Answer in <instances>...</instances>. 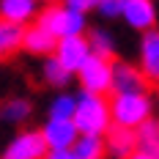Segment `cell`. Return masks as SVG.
<instances>
[{
	"instance_id": "obj_1",
	"label": "cell",
	"mask_w": 159,
	"mask_h": 159,
	"mask_svg": "<svg viewBox=\"0 0 159 159\" xmlns=\"http://www.w3.org/2000/svg\"><path fill=\"white\" fill-rule=\"evenodd\" d=\"M71 124H74V129H77L80 134L102 137V134L112 126L107 96L77 91V93H74V115H71Z\"/></svg>"
},
{
	"instance_id": "obj_2",
	"label": "cell",
	"mask_w": 159,
	"mask_h": 159,
	"mask_svg": "<svg viewBox=\"0 0 159 159\" xmlns=\"http://www.w3.org/2000/svg\"><path fill=\"white\" fill-rule=\"evenodd\" d=\"M107 104H110V121L124 129H137L143 121L154 115V99L148 91L107 93Z\"/></svg>"
},
{
	"instance_id": "obj_3",
	"label": "cell",
	"mask_w": 159,
	"mask_h": 159,
	"mask_svg": "<svg viewBox=\"0 0 159 159\" xmlns=\"http://www.w3.org/2000/svg\"><path fill=\"white\" fill-rule=\"evenodd\" d=\"M41 30H47L55 41L66 36H85L88 30V19L74 8H69L66 3H49L44 8H39V14L33 19Z\"/></svg>"
},
{
	"instance_id": "obj_4",
	"label": "cell",
	"mask_w": 159,
	"mask_h": 159,
	"mask_svg": "<svg viewBox=\"0 0 159 159\" xmlns=\"http://www.w3.org/2000/svg\"><path fill=\"white\" fill-rule=\"evenodd\" d=\"M74 77H77V82H80V91L107 96L110 93V82H112V61L91 55V58L74 71Z\"/></svg>"
},
{
	"instance_id": "obj_5",
	"label": "cell",
	"mask_w": 159,
	"mask_h": 159,
	"mask_svg": "<svg viewBox=\"0 0 159 159\" xmlns=\"http://www.w3.org/2000/svg\"><path fill=\"white\" fill-rule=\"evenodd\" d=\"M47 145L39 129H19L8 143L3 145L0 159H44Z\"/></svg>"
},
{
	"instance_id": "obj_6",
	"label": "cell",
	"mask_w": 159,
	"mask_h": 159,
	"mask_svg": "<svg viewBox=\"0 0 159 159\" xmlns=\"http://www.w3.org/2000/svg\"><path fill=\"white\" fill-rule=\"evenodd\" d=\"M137 69L143 71L148 85L159 82V28L140 33V47H137Z\"/></svg>"
},
{
	"instance_id": "obj_7",
	"label": "cell",
	"mask_w": 159,
	"mask_h": 159,
	"mask_svg": "<svg viewBox=\"0 0 159 159\" xmlns=\"http://www.w3.org/2000/svg\"><path fill=\"white\" fill-rule=\"evenodd\" d=\"M118 19H124V25L129 30L145 33L151 28H157V6H154V0H124Z\"/></svg>"
},
{
	"instance_id": "obj_8",
	"label": "cell",
	"mask_w": 159,
	"mask_h": 159,
	"mask_svg": "<svg viewBox=\"0 0 159 159\" xmlns=\"http://www.w3.org/2000/svg\"><path fill=\"white\" fill-rule=\"evenodd\" d=\"M134 91H148V80L137 63L132 61H112V82L110 93H134Z\"/></svg>"
},
{
	"instance_id": "obj_9",
	"label": "cell",
	"mask_w": 159,
	"mask_h": 159,
	"mask_svg": "<svg viewBox=\"0 0 159 159\" xmlns=\"http://www.w3.org/2000/svg\"><path fill=\"white\" fill-rule=\"evenodd\" d=\"M58 63H63V69H69L71 74L77 71L80 66L91 58V47H88V39L85 36H66L55 41V52Z\"/></svg>"
},
{
	"instance_id": "obj_10",
	"label": "cell",
	"mask_w": 159,
	"mask_h": 159,
	"mask_svg": "<svg viewBox=\"0 0 159 159\" xmlns=\"http://www.w3.org/2000/svg\"><path fill=\"white\" fill-rule=\"evenodd\" d=\"M39 132H41V140L47 148H71L74 140L80 137V132L74 129L71 121H55V118H47L39 126Z\"/></svg>"
},
{
	"instance_id": "obj_11",
	"label": "cell",
	"mask_w": 159,
	"mask_h": 159,
	"mask_svg": "<svg viewBox=\"0 0 159 159\" xmlns=\"http://www.w3.org/2000/svg\"><path fill=\"white\" fill-rule=\"evenodd\" d=\"M104 151H107V159H126L129 154L137 151V143H134V129H124L112 124L104 134Z\"/></svg>"
},
{
	"instance_id": "obj_12",
	"label": "cell",
	"mask_w": 159,
	"mask_h": 159,
	"mask_svg": "<svg viewBox=\"0 0 159 159\" xmlns=\"http://www.w3.org/2000/svg\"><path fill=\"white\" fill-rule=\"evenodd\" d=\"M39 0H0V19L11 22V25H30L39 14Z\"/></svg>"
},
{
	"instance_id": "obj_13",
	"label": "cell",
	"mask_w": 159,
	"mask_h": 159,
	"mask_svg": "<svg viewBox=\"0 0 159 159\" xmlns=\"http://www.w3.org/2000/svg\"><path fill=\"white\" fill-rule=\"evenodd\" d=\"M39 80H41V85H47L52 91H69L74 74L63 69V63H58L55 55H47V58H41V66H39Z\"/></svg>"
},
{
	"instance_id": "obj_14",
	"label": "cell",
	"mask_w": 159,
	"mask_h": 159,
	"mask_svg": "<svg viewBox=\"0 0 159 159\" xmlns=\"http://www.w3.org/2000/svg\"><path fill=\"white\" fill-rule=\"evenodd\" d=\"M22 49L28 55H33V58H47V55L55 52V39L47 30H41L36 22H30L22 30Z\"/></svg>"
},
{
	"instance_id": "obj_15",
	"label": "cell",
	"mask_w": 159,
	"mask_h": 159,
	"mask_svg": "<svg viewBox=\"0 0 159 159\" xmlns=\"http://www.w3.org/2000/svg\"><path fill=\"white\" fill-rule=\"evenodd\" d=\"M33 118V99L28 96H8L0 104V121L8 126H25Z\"/></svg>"
},
{
	"instance_id": "obj_16",
	"label": "cell",
	"mask_w": 159,
	"mask_h": 159,
	"mask_svg": "<svg viewBox=\"0 0 159 159\" xmlns=\"http://www.w3.org/2000/svg\"><path fill=\"white\" fill-rule=\"evenodd\" d=\"M85 39H88L91 55H96V58H107V61H115L118 39L112 36V30H107V28H91V30H85Z\"/></svg>"
},
{
	"instance_id": "obj_17",
	"label": "cell",
	"mask_w": 159,
	"mask_h": 159,
	"mask_svg": "<svg viewBox=\"0 0 159 159\" xmlns=\"http://www.w3.org/2000/svg\"><path fill=\"white\" fill-rule=\"evenodd\" d=\"M134 143H137V151L148 154L151 159H159V118L157 115H151L148 121H143L134 129Z\"/></svg>"
},
{
	"instance_id": "obj_18",
	"label": "cell",
	"mask_w": 159,
	"mask_h": 159,
	"mask_svg": "<svg viewBox=\"0 0 159 159\" xmlns=\"http://www.w3.org/2000/svg\"><path fill=\"white\" fill-rule=\"evenodd\" d=\"M22 30H25V28L0 19V61L11 58V55H16V52L22 49Z\"/></svg>"
},
{
	"instance_id": "obj_19",
	"label": "cell",
	"mask_w": 159,
	"mask_h": 159,
	"mask_svg": "<svg viewBox=\"0 0 159 159\" xmlns=\"http://www.w3.org/2000/svg\"><path fill=\"white\" fill-rule=\"evenodd\" d=\"M74 159H107L104 151V140L102 137H91V134H80L74 145H71Z\"/></svg>"
},
{
	"instance_id": "obj_20",
	"label": "cell",
	"mask_w": 159,
	"mask_h": 159,
	"mask_svg": "<svg viewBox=\"0 0 159 159\" xmlns=\"http://www.w3.org/2000/svg\"><path fill=\"white\" fill-rule=\"evenodd\" d=\"M71 115H74V93L71 91H55V96L47 102V118L71 121Z\"/></svg>"
},
{
	"instance_id": "obj_21",
	"label": "cell",
	"mask_w": 159,
	"mask_h": 159,
	"mask_svg": "<svg viewBox=\"0 0 159 159\" xmlns=\"http://www.w3.org/2000/svg\"><path fill=\"white\" fill-rule=\"evenodd\" d=\"M124 8V0H96V11L104 19H118Z\"/></svg>"
},
{
	"instance_id": "obj_22",
	"label": "cell",
	"mask_w": 159,
	"mask_h": 159,
	"mask_svg": "<svg viewBox=\"0 0 159 159\" xmlns=\"http://www.w3.org/2000/svg\"><path fill=\"white\" fill-rule=\"evenodd\" d=\"M69 8H74V11H80V14H91V11H96V0H63Z\"/></svg>"
},
{
	"instance_id": "obj_23",
	"label": "cell",
	"mask_w": 159,
	"mask_h": 159,
	"mask_svg": "<svg viewBox=\"0 0 159 159\" xmlns=\"http://www.w3.org/2000/svg\"><path fill=\"white\" fill-rule=\"evenodd\" d=\"M44 159H74L71 148H47Z\"/></svg>"
},
{
	"instance_id": "obj_24",
	"label": "cell",
	"mask_w": 159,
	"mask_h": 159,
	"mask_svg": "<svg viewBox=\"0 0 159 159\" xmlns=\"http://www.w3.org/2000/svg\"><path fill=\"white\" fill-rule=\"evenodd\" d=\"M126 159H151L148 154H143V151H134V154H129Z\"/></svg>"
},
{
	"instance_id": "obj_25",
	"label": "cell",
	"mask_w": 159,
	"mask_h": 159,
	"mask_svg": "<svg viewBox=\"0 0 159 159\" xmlns=\"http://www.w3.org/2000/svg\"><path fill=\"white\" fill-rule=\"evenodd\" d=\"M151 99H154V110H159V82H157V91L151 93Z\"/></svg>"
}]
</instances>
